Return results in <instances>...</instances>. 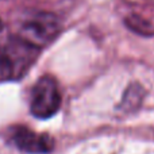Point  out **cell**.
Here are the masks:
<instances>
[{"label": "cell", "instance_id": "3957f363", "mask_svg": "<svg viewBox=\"0 0 154 154\" xmlns=\"http://www.w3.org/2000/svg\"><path fill=\"white\" fill-rule=\"evenodd\" d=\"M61 107V93L56 79L50 75L42 76L31 92L30 111L38 119H48L58 112Z\"/></svg>", "mask_w": 154, "mask_h": 154}, {"label": "cell", "instance_id": "6da1fadb", "mask_svg": "<svg viewBox=\"0 0 154 154\" xmlns=\"http://www.w3.org/2000/svg\"><path fill=\"white\" fill-rule=\"evenodd\" d=\"M39 51L18 37L8 39L0 48V76L5 80L23 77L38 58Z\"/></svg>", "mask_w": 154, "mask_h": 154}, {"label": "cell", "instance_id": "277c9868", "mask_svg": "<svg viewBox=\"0 0 154 154\" xmlns=\"http://www.w3.org/2000/svg\"><path fill=\"white\" fill-rule=\"evenodd\" d=\"M12 141L22 152L41 154L53 150L54 141L50 135L38 134L27 127H16L12 133Z\"/></svg>", "mask_w": 154, "mask_h": 154}, {"label": "cell", "instance_id": "5b68a950", "mask_svg": "<svg viewBox=\"0 0 154 154\" xmlns=\"http://www.w3.org/2000/svg\"><path fill=\"white\" fill-rule=\"evenodd\" d=\"M126 24H127V27L131 31L137 32V34L146 35V37L154 34V29H153L152 23L147 22L146 19L141 18L139 15H130L126 19Z\"/></svg>", "mask_w": 154, "mask_h": 154}, {"label": "cell", "instance_id": "7a4b0ae2", "mask_svg": "<svg viewBox=\"0 0 154 154\" xmlns=\"http://www.w3.org/2000/svg\"><path fill=\"white\" fill-rule=\"evenodd\" d=\"M60 32V19L54 14L38 11L23 20L16 37L37 49L49 45Z\"/></svg>", "mask_w": 154, "mask_h": 154}, {"label": "cell", "instance_id": "8992f818", "mask_svg": "<svg viewBox=\"0 0 154 154\" xmlns=\"http://www.w3.org/2000/svg\"><path fill=\"white\" fill-rule=\"evenodd\" d=\"M2 29H3V22H2V19H0V31H2Z\"/></svg>", "mask_w": 154, "mask_h": 154}]
</instances>
